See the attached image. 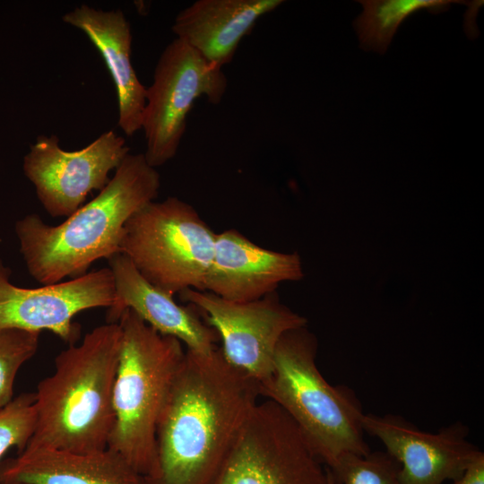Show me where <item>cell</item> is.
<instances>
[{
    "mask_svg": "<svg viewBox=\"0 0 484 484\" xmlns=\"http://www.w3.org/2000/svg\"><path fill=\"white\" fill-rule=\"evenodd\" d=\"M259 396L257 383L231 366L220 348L208 354L186 350L143 484H213Z\"/></svg>",
    "mask_w": 484,
    "mask_h": 484,
    "instance_id": "6da1fadb",
    "label": "cell"
},
{
    "mask_svg": "<svg viewBox=\"0 0 484 484\" xmlns=\"http://www.w3.org/2000/svg\"><path fill=\"white\" fill-rule=\"evenodd\" d=\"M160 186L157 169L143 153H128L98 195L59 225L37 214L16 220L20 252L30 276L42 285L84 275L97 260L118 253L126 221L155 200Z\"/></svg>",
    "mask_w": 484,
    "mask_h": 484,
    "instance_id": "7a4b0ae2",
    "label": "cell"
},
{
    "mask_svg": "<svg viewBox=\"0 0 484 484\" xmlns=\"http://www.w3.org/2000/svg\"><path fill=\"white\" fill-rule=\"evenodd\" d=\"M121 344L120 324L107 323L58 353L53 374L38 384L37 427L25 449L95 453L108 448Z\"/></svg>",
    "mask_w": 484,
    "mask_h": 484,
    "instance_id": "3957f363",
    "label": "cell"
},
{
    "mask_svg": "<svg viewBox=\"0 0 484 484\" xmlns=\"http://www.w3.org/2000/svg\"><path fill=\"white\" fill-rule=\"evenodd\" d=\"M317 341L307 326L280 339L269 376L258 385L260 396L279 405L295 422L318 459L332 468L346 453L366 455L363 415L350 389L330 385L320 373Z\"/></svg>",
    "mask_w": 484,
    "mask_h": 484,
    "instance_id": "277c9868",
    "label": "cell"
},
{
    "mask_svg": "<svg viewBox=\"0 0 484 484\" xmlns=\"http://www.w3.org/2000/svg\"><path fill=\"white\" fill-rule=\"evenodd\" d=\"M117 323L122 344L108 448L145 477L154 465L158 422L186 349L180 341L160 333L131 309H125Z\"/></svg>",
    "mask_w": 484,
    "mask_h": 484,
    "instance_id": "5b68a950",
    "label": "cell"
},
{
    "mask_svg": "<svg viewBox=\"0 0 484 484\" xmlns=\"http://www.w3.org/2000/svg\"><path fill=\"white\" fill-rule=\"evenodd\" d=\"M216 234L190 203L155 200L125 224L118 253L153 286L171 294L204 290Z\"/></svg>",
    "mask_w": 484,
    "mask_h": 484,
    "instance_id": "8992f818",
    "label": "cell"
},
{
    "mask_svg": "<svg viewBox=\"0 0 484 484\" xmlns=\"http://www.w3.org/2000/svg\"><path fill=\"white\" fill-rule=\"evenodd\" d=\"M227 87L222 69L186 42L176 38L167 45L156 64L152 83L146 88L142 129L149 165L156 169L176 156L195 99L204 96L217 105Z\"/></svg>",
    "mask_w": 484,
    "mask_h": 484,
    "instance_id": "52a82bcc",
    "label": "cell"
},
{
    "mask_svg": "<svg viewBox=\"0 0 484 484\" xmlns=\"http://www.w3.org/2000/svg\"><path fill=\"white\" fill-rule=\"evenodd\" d=\"M290 416L257 402L213 484H328L326 467Z\"/></svg>",
    "mask_w": 484,
    "mask_h": 484,
    "instance_id": "ba28073f",
    "label": "cell"
},
{
    "mask_svg": "<svg viewBox=\"0 0 484 484\" xmlns=\"http://www.w3.org/2000/svg\"><path fill=\"white\" fill-rule=\"evenodd\" d=\"M179 297L200 311L204 322L217 332L225 359L257 385L271 374L281 336L307 324L304 316L281 302L277 291L247 302L229 301L193 289Z\"/></svg>",
    "mask_w": 484,
    "mask_h": 484,
    "instance_id": "9c48e42d",
    "label": "cell"
},
{
    "mask_svg": "<svg viewBox=\"0 0 484 484\" xmlns=\"http://www.w3.org/2000/svg\"><path fill=\"white\" fill-rule=\"evenodd\" d=\"M124 137L110 130L86 147L67 151L56 135H40L23 159V171L39 201L52 217H68L91 191H100L129 153Z\"/></svg>",
    "mask_w": 484,
    "mask_h": 484,
    "instance_id": "30bf717a",
    "label": "cell"
},
{
    "mask_svg": "<svg viewBox=\"0 0 484 484\" xmlns=\"http://www.w3.org/2000/svg\"><path fill=\"white\" fill-rule=\"evenodd\" d=\"M11 270L0 259V330L49 331L66 343L80 337L73 323L79 313L110 307L115 302L113 274L108 267L39 288H22L10 281Z\"/></svg>",
    "mask_w": 484,
    "mask_h": 484,
    "instance_id": "8fae6325",
    "label": "cell"
},
{
    "mask_svg": "<svg viewBox=\"0 0 484 484\" xmlns=\"http://www.w3.org/2000/svg\"><path fill=\"white\" fill-rule=\"evenodd\" d=\"M361 425L398 462L401 484L454 481L480 452L467 440L468 429L459 422L437 433H428L401 416L363 413Z\"/></svg>",
    "mask_w": 484,
    "mask_h": 484,
    "instance_id": "7c38bea8",
    "label": "cell"
},
{
    "mask_svg": "<svg viewBox=\"0 0 484 484\" xmlns=\"http://www.w3.org/2000/svg\"><path fill=\"white\" fill-rule=\"evenodd\" d=\"M303 276L298 253L266 249L230 229L216 234L203 291L229 301L247 302L276 291L283 281H299Z\"/></svg>",
    "mask_w": 484,
    "mask_h": 484,
    "instance_id": "4fadbf2b",
    "label": "cell"
},
{
    "mask_svg": "<svg viewBox=\"0 0 484 484\" xmlns=\"http://www.w3.org/2000/svg\"><path fill=\"white\" fill-rule=\"evenodd\" d=\"M115 286V302L108 308L107 323H117L131 309L161 334L174 337L186 350L208 354L220 341L217 332L196 314L194 307L178 305L174 296L153 286L123 254L108 259Z\"/></svg>",
    "mask_w": 484,
    "mask_h": 484,
    "instance_id": "5bb4252c",
    "label": "cell"
},
{
    "mask_svg": "<svg viewBox=\"0 0 484 484\" xmlns=\"http://www.w3.org/2000/svg\"><path fill=\"white\" fill-rule=\"evenodd\" d=\"M62 20L82 30L99 52L116 87L117 125L132 136L142 129L146 88L131 62V27L124 13L82 4L65 13Z\"/></svg>",
    "mask_w": 484,
    "mask_h": 484,
    "instance_id": "9a60e30c",
    "label": "cell"
},
{
    "mask_svg": "<svg viewBox=\"0 0 484 484\" xmlns=\"http://www.w3.org/2000/svg\"><path fill=\"white\" fill-rule=\"evenodd\" d=\"M0 484H143L117 453L25 449L0 462Z\"/></svg>",
    "mask_w": 484,
    "mask_h": 484,
    "instance_id": "2e32d148",
    "label": "cell"
},
{
    "mask_svg": "<svg viewBox=\"0 0 484 484\" xmlns=\"http://www.w3.org/2000/svg\"><path fill=\"white\" fill-rule=\"evenodd\" d=\"M282 0H197L181 10L172 31L212 65L230 63L239 42Z\"/></svg>",
    "mask_w": 484,
    "mask_h": 484,
    "instance_id": "e0dca14e",
    "label": "cell"
},
{
    "mask_svg": "<svg viewBox=\"0 0 484 484\" xmlns=\"http://www.w3.org/2000/svg\"><path fill=\"white\" fill-rule=\"evenodd\" d=\"M362 13L353 21L359 46L366 51L385 54L398 28L412 13L426 9L436 13L446 11L451 0H364Z\"/></svg>",
    "mask_w": 484,
    "mask_h": 484,
    "instance_id": "ac0fdd59",
    "label": "cell"
},
{
    "mask_svg": "<svg viewBox=\"0 0 484 484\" xmlns=\"http://www.w3.org/2000/svg\"><path fill=\"white\" fill-rule=\"evenodd\" d=\"M329 469L339 484H401L400 464L386 451L346 453Z\"/></svg>",
    "mask_w": 484,
    "mask_h": 484,
    "instance_id": "d6986e66",
    "label": "cell"
},
{
    "mask_svg": "<svg viewBox=\"0 0 484 484\" xmlns=\"http://www.w3.org/2000/svg\"><path fill=\"white\" fill-rule=\"evenodd\" d=\"M40 333L20 329L0 330V410L13 399L20 368L37 352Z\"/></svg>",
    "mask_w": 484,
    "mask_h": 484,
    "instance_id": "ffe728a7",
    "label": "cell"
},
{
    "mask_svg": "<svg viewBox=\"0 0 484 484\" xmlns=\"http://www.w3.org/2000/svg\"><path fill=\"white\" fill-rule=\"evenodd\" d=\"M38 420L36 395L22 393L0 410V462L11 448L21 454L32 437Z\"/></svg>",
    "mask_w": 484,
    "mask_h": 484,
    "instance_id": "44dd1931",
    "label": "cell"
},
{
    "mask_svg": "<svg viewBox=\"0 0 484 484\" xmlns=\"http://www.w3.org/2000/svg\"><path fill=\"white\" fill-rule=\"evenodd\" d=\"M453 484H484V454L480 452Z\"/></svg>",
    "mask_w": 484,
    "mask_h": 484,
    "instance_id": "7402d4cb",
    "label": "cell"
},
{
    "mask_svg": "<svg viewBox=\"0 0 484 484\" xmlns=\"http://www.w3.org/2000/svg\"><path fill=\"white\" fill-rule=\"evenodd\" d=\"M326 472H327L328 484H339V482L333 477V475L332 471H330V469L327 468V467H326Z\"/></svg>",
    "mask_w": 484,
    "mask_h": 484,
    "instance_id": "603a6c76",
    "label": "cell"
}]
</instances>
